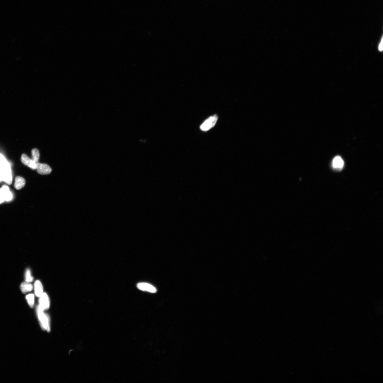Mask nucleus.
<instances>
[{
	"label": "nucleus",
	"instance_id": "1",
	"mask_svg": "<svg viewBox=\"0 0 383 383\" xmlns=\"http://www.w3.org/2000/svg\"><path fill=\"white\" fill-rule=\"evenodd\" d=\"M37 314L40 324L43 329L49 331L50 325L48 317L44 313V311L40 309L39 307L37 308Z\"/></svg>",
	"mask_w": 383,
	"mask_h": 383
},
{
	"label": "nucleus",
	"instance_id": "2",
	"mask_svg": "<svg viewBox=\"0 0 383 383\" xmlns=\"http://www.w3.org/2000/svg\"><path fill=\"white\" fill-rule=\"evenodd\" d=\"M218 117L215 115L208 118L200 126V129L204 132H206L215 127L217 122Z\"/></svg>",
	"mask_w": 383,
	"mask_h": 383
},
{
	"label": "nucleus",
	"instance_id": "3",
	"mask_svg": "<svg viewBox=\"0 0 383 383\" xmlns=\"http://www.w3.org/2000/svg\"><path fill=\"white\" fill-rule=\"evenodd\" d=\"M39 298V308L44 311L48 309L50 306V301L47 294L43 293Z\"/></svg>",
	"mask_w": 383,
	"mask_h": 383
},
{
	"label": "nucleus",
	"instance_id": "4",
	"mask_svg": "<svg viewBox=\"0 0 383 383\" xmlns=\"http://www.w3.org/2000/svg\"><path fill=\"white\" fill-rule=\"evenodd\" d=\"M37 172L40 175H47L51 173L52 170L48 165L39 163L37 165Z\"/></svg>",
	"mask_w": 383,
	"mask_h": 383
},
{
	"label": "nucleus",
	"instance_id": "5",
	"mask_svg": "<svg viewBox=\"0 0 383 383\" xmlns=\"http://www.w3.org/2000/svg\"><path fill=\"white\" fill-rule=\"evenodd\" d=\"M21 161L23 164L33 170L36 169L37 164L27 155L23 154L21 155Z\"/></svg>",
	"mask_w": 383,
	"mask_h": 383
},
{
	"label": "nucleus",
	"instance_id": "6",
	"mask_svg": "<svg viewBox=\"0 0 383 383\" xmlns=\"http://www.w3.org/2000/svg\"><path fill=\"white\" fill-rule=\"evenodd\" d=\"M137 286L138 289L142 291L150 292L152 293H155L157 292V289L155 287L147 283H139L137 284Z\"/></svg>",
	"mask_w": 383,
	"mask_h": 383
},
{
	"label": "nucleus",
	"instance_id": "7",
	"mask_svg": "<svg viewBox=\"0 0 383 383\" xmlns=\"http://www.w3.org/2000/svg\"><path fill=\"white\" fill-rule=\"evenodd\" d=\"M333 167L338 170H341L343 168L344 162L342 158L339 156L335 157L332 161Z\"/></svg>",
	"mask_w": 383,
	"mask_h": 383
},
{
	"label": "nucleus",
	"instance_id": "8",
	"mask_svg": "<svg viewBox=\"0 0 383 383\" xmlns=\"http://www.w3.org/2000/svg\"><path fill=\"white\" fill-rule=\"evenodd\" d=\"M2 192L4 196L5 201H11L12 198V193L10 192L8 186L4 185L0 189Z\"/></svg>",
	"mask_w": 383,
	"mask_h": 383
},
{
	"label": "nucleus",
	"instance_id": "9",
	"mask_svg": "<svg viewBox=\"0 0 383 383\" xmlns=\"http://www.w3.org/2000/svg\"><path fill=\"white\" fill-rule=\"evenodd\" d=\"M26 183L25 179L21 176H17L15 179L14 187L17 190H21L23 188Z\"/></svg>",
	"mask_w": 383,
	"mask_h": 383
},
{
	"label": "nucleus",
	"instance_id": "10",
	"mask_svg": "<svg viewBox=\"0 0 383 383\" xmlns=\"http://www.w3.org/2000/svg\"><path fill=\"white\" fill-rule=\"evenodd\" d=\"M35 294L37 297H39L43 293V287L41 282L39 280L35 282Z\"/></svg>",
	"mask_w": 383,
	"mask_h": 383
},
{
	"label": "nucleus",
	"instance_id": "11",
	"mask_svg": "<svg viewBox=\"0 0 383 383\" xmlns=\"http://www.w3.org/2000/svg\"><path fill=\"white\" fill-rule=\"evenodd\" d=\"M10 168L9 164L6 162L2 156L0 155V174Z\"/></svg>",
	"mask_w": 383,
	"mask_h": 383
},
{
	"label": "nucleus",
	"instance_id": "12",
	"mask_svg": "<svg viewBox=\"0 0 383 383\" xmlns=\"http://www.w3.org/2000/svg\"><path fill=\"white\" fill-rule=\"evenodd\" d=\"M21 288L22 293H25L31 291L33 289V286L29 282L26 281L21 284Z\"/></svg>",
	"mask_w": 383,
	"mask_h": 383
},
{
	"label": "nucleus",
	"instance_id": "13",
	"mask_svg": "<svg viewBox=\"0 0 383 383\" xmlns=\"http://www.w3.org/2000/svg\"><path fill=\"white\" fill-rule=\"evenodd\" d=\"M32 159L37 164L39 159V152L38 150L35 148L32 150Z\"/></svg>",
	"mask_w": 383,
	"mask_h": 383
},
{
	"label": "nucleus",
	"instance_id": "14",
	"mask_svg": "<svg viewBox=\"0 0 383 383\" xmlns=\"http://www.w3.org/2000/svg\"><path fill=\"white\" fill-rule=\"evenodd\" d=\"M26 299L30 306L31 308H32L34 307V304L35 298L34 294H30L27 295L26 297Z\"/></svg>",
	"mask_w": 383,
	"mask_h": 383
},
{
	"label": "nucleus",
	"instance_id": "15",
	"mask_svg": "<svg viewBox=\"0 0 383 383\" xmlns=\"http://www.w3.org/2000/svg\"><path fill=\"white\" fill-rule=\"evenodd\" d=\"M25 278L27 282L31 283L33 280L34 278L31 275V272L29 269H27L25 273Z\"/></svg>",
	"mask_w": 383,
	"mask_h": 383
},
{
	"label": "nucleus",
	"instance_id": "16",
	"mask_svg": "<svg viewBox=\"0 0 383 383\" xmlns=\"http://www.w3.org/2000/svg\"><path fill=\"white\" fill-rule=\"evenodd\" d=\"M5 201V199L4 196L1 191L0 190V204L4 202Z\"/></svg>",
	"mask_w": 383,
	"mask_h": 383
},
{
	"label": "nucleus",
	"instance_id": "17",
	"mask_svg": "<svg viewBox=\"0 0 383 383\" xmlns=\"http://www.w3.org/2000/svg\"><path fill=\"white\" fill-rule=\"evenodd\" d=\"M383 37H382L381 41H380L379 44L378 49L380 52H382L383 49Z\"/></svg>",
	"mask_w": 383,
	"mask_h": 383
},
{
	"label": "nucleus",
	"instance_id": "18",
	"mask_svg": "<svg viewBox=\"0 0 383 383\" xmlns=\"http://www.w3.org/2000/svg\"><path fill=\"white\" fill-rule=\"evenodd\" d=\"M2 181H3V180H2V176H1V175H0V183L2 182Z\"/></svg>",
	"mask_w": 383,
	"mask_h": 383
}]
</instances>
